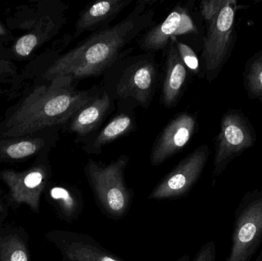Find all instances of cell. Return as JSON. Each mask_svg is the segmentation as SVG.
I'll return each mask as SVG.
<instances>
[{
	"label": "cell",
	"mask_w": 262,
	"mask_h": 261,
	"mask_svg": "<svg viewBox=\"0 0 262 261\" xmlns=\"http://www.w3.org/2000/svg\"><path fill=\"white\" fill-rule=\"evenodd\" d=\"M6 34V31L3 29V26H0V35H4Z\"/></svg>",
	"instance_id": "obj_25"
},
{
	"label": "cell",
	"mask_w": 262,
	"mask_h": 261,
	"mask_svg": "<svg viewBox=\"0 0 262 261\" xmlns=\"http://www.w3.org/2000/svg\"><path fill=\"white\" fill-rule=\"evenodd\" d=\"M53 241L61 251L64 261H127L83 233L58 232L53 236Z\"/></svg>",
	"instance_id": "obj_9"
},
{
	"label": "cell",
	"mask_w": 262,
	"mask_h": 261,
	"mask_svg": "<svg viewBox=\"0 0 262 261\" xmlns=\"http://www.w3.org/2000/svg\"><path fill=\"white\" fill-rule=\"evenodd\" d=\"M196 119L187 113L179 114L163 129L151 150V165L158 167L183 150L195 133Z\"/></svg>",
	"instance_id": "obj_8"
},
{
	"label": "cell",
	"mask_w": 262,
	"mask_h": 261,
	"mask_svg": "<svg viewBox=\"0 0 262 261\" xmlns=\"http://www.w3.org/2000/svg\"><path fill=\"white\" fill-rule=\"evenodd\" d=\"M157 78V69L150 62H141L129 67L121 77L117 91L124 98H133L142 107L150 102Z\"/></svg>",
	"instance_id": "obj_11"
},
{
	"label": "cell",
	"mask_w": 262,
	"mask_h": 261,
	"mask_svg": "<svg viewBox=\"0 0 262 261\" xmlns=\"http://www.w3.org/2000/svg\"><path fill=\"white\" fill-rule=\"evenodd\" d=\"M187 78V69L179 55L173 41H169L166 60L162 101L166 108L174 107L178 101Z\"/></svg>",
	"instance_id": "obj_14"
},
{
	"label": "cell",
	"mask_w": 262,
	"mask_h": 261,
	"mask_svg": "<svg viewBox=\"0 0 262 261\" xmlns=\"http://www.w3.org/2000/svg\"><path fill=\"white\" fill-rule=\"evenodd\" d=\"M2 209V206H1V205H0V210Z\"/></svg>",
	"instance_id": "obj_27"
},
{
	"label": "cell",
	"mask_w": 262,
	"mask_h": 261,
	"mask_svg": "<svg viewBox=\"0 0 262 261\" xmlns=\"http://www.w3.org/2000/svg\"><path fill=\"white\" fill-rule=\"evenodd\" d=\"M171 40L173 41L179 55L186 67L195 74L198 73L200 70V61L195 52L187 44L178 41L177 37L171 38Z\"/></svg>",
	"instance_id": "obj_21"
},
{
	"label": "cell",
	"mask_w": 262,
	"mask_h": 261,
	"mask_svg": "<svg viewBox=\"0 0 262 261\" xmlns=\"http://www.w3.org/2000/svg\"><path fill=\"white\" fill-rule=\"evenodd\" d=\"M257 141L255 129L240 110L230 109L222 116L220 133L215 138L212 185L224 173L229 164Z\"/></svg>",
	"instance_id": "obj_6"
},
{
	"label": "cell",
	"mask_w": 262,
	"mask_h": 261,
	"mask_svg": "<svg viewBox=\"0 0 262 261\" xmlns=\"http://www.w3.org/2000/svg\"><path fill=\"white\" fill-rule=\"evenodd\" d=\"M209 147L200 146L180 161L154 187L149 196L151 200H175L185 197L201 177L209 160Z\"/></svg>",
	"instance_id": "obj_7"
},
{
	"label": "cell",
	"mask_w": 262,
	"mask_h": 261,
	"mask_svg": "<svg viewBox=\"0 0 262 261\" xmlns=\"http://www.w3.org/2000/svg\"><path fill=\"white\" fill-rule=\"evenodd\" d=\"M129 160L126 155H122L108 164L89 159L84 168L86 179L98 208L110 219L125 217L132 205L134 191L125 180Z\"/></svg>",
	"instance_id": "obj_4"
},
{
	"label": "cell",
	"mask_w": 262,
	"mask_h": 261,
	"mask_svg": "<svg viewBox=\"0 0 262 261\" xmlns=\"http://www.w3.org/2000/svg\"><path fill=\"white\" fill-rule=\"evenodd\" d=\"M3 177L10 189L13 200L38 209L40 196L46 187L48 177L45 167H38L23 173L6 171Z\"/></svg>",
	"instance_id": "obj_12"
},
{
	"label": "cell",
	"mask_w": 262,
	"mask_h": 261,
	"mask_svg": "<svg viewBox=\"0 0 262 261\" xmlns=\"http://www.w3.org/2000/svg\"><path fill=\"white\" fill-rule=\"evenodd\" d=\"M51 197L56 202L60 214L68 222L77 220L84 207L82 193L74 187L56 186L51 190Z\"/></svg>",
	"instance_id": "obj_16"
},
{
	"label": "cell",
	"mask_w": 262,
	"mask_h": 261,
	"mask_svg": "<svg viewBox=\"0 0 262 261\" xmlns=\"http://www.w3.org/2000/svg\"><path fill=\"white\" fill-rule=\"evenodd\" d=\"M262 243V188L248 191L235 211L226 261H251Z\"/></svg>",
	"instance_id": "obj_5"
},
{
	"label": "cell",
	"mask_w": 262,
	"mask_h": 261,
	"mask_svg": "<svg viewBox=\"0 0 262 261\" xmlns=\"http://www.w3.org/2000/svg\"><path fill=\"white\" fill-rule=\"evenodd\" d=\"M132 126V118L129 115H118L100 132L95 139L90 151L98 153L106 144H110L123 135L128 133Z\"/></svg>",
	"instance_id": "obj_18"
},
{
	"label": "cell",
	"mask_w": 262,
	"mask_h": 261,
	"mask_svg": "<svg viewBox=\"0 0 262 261\" xmlns=\"http://www.w3.org/2000/svg\"><path fill=\"white\" fill-rule=\"evenodd\" d=\"M73 82L69 77H58L35 90L8 121L5 136L31 134L73 117L93 100L89 92L76 90Z\"/></svg>",
	"instance_id": "obj_2"
},
{
	"label": "cell",
	"mask_w": 262,
	"mask_h": 261,
	"mask_svg": "<svg viewBox=\"0 0 262 261\" xmlns=\"http://www.w3.org/2000/svg\"><path fill=\"white\" fill-rule=\"evenodd\" d=\"M196 27L189 12L182 6L175 9L160 24L151 28L140 39L142 50L157 52L169 44L171 38L182 34L196 32Z\"/></svg>",
	"instance_id": "obj_10"
},
{
	"label": "cell",
	"mask_w": 262,
	"mask_h": 261,
	"mask_svg": "<svg viewBox=\"0 0 262 261\" xmlns=\"http://www.w3.org/2000/svg\"><path fill=\"white\" fill-rule=\"evenodd\" d=\"M41 146L40 141L23 140L8 146L5 153L11 159H23L36 153Z\"/></svg>",
	"instance_id": "obj_20"
},
{
	"label": "cell",
	"mask_w": 262,
	"mask_h": 261,
	"mask_svg": "<svg viewBox=\"0 0 262 261\" xmlns=\"http://www.w3.org/2000/svg\"><path fill=\"white\" fill-rule=\"evenodd\" d=\"M6 65L5 64H0V78L1 77L4 75L5 72H6Z\"/></svg>",
	"instance_id": "obj_24"
},
{
	"label": "cell",
	"mask_w": 262,
	"mask_h": 261,
	"mask_svg": "<svg viewBox=\"0 0 262 261\" xmlns=\"http://www.w3.org/2000/svg\"><path fill=\"white\" fill-rule=\"evenodd\" d=\"M243 84L249 99L262 103V50L251 57L243 72Z\"/></svg>",
	"instance_id": "obj_17"
},
{
	"label": "cell",
	"mask_w": 262,
	"mask_h": 261,
	"mask_svg": "<svg viewBox=\"0 0 262 261\" xmlns=\"http://www.w3.org/2000/svg\"><path fill=\"white\" fill-rule=\"evenodd\" d=\"M255 261H262V251L261 254H259V256H258V258H257V260Z\"/></svg>",
	"instance_id": "obj_26"
},
{
	"label": "cell",
	"mask_w": 262,
	"mask_h": 261,
	"mask_svg": "<svg viewBox=\"0 0 262 261\" xmlns=\"http://www.w3.org/2000/svg\"><path fill=\"white\" fill-rule=\"evenodd\" d=\"M236 0H204L200 3L206 32L202 52L206 79L215 81L230 58L236 41Z\"/></svg>",
	"instance_id": "obj_3"
},
{
	"label": "cell",
	"mask_w": 262,
	"mask_h": 261,
	"mask_svg": "<svg viewBox=\"0 0 262 261\" xmlns=\"http://www.w3.org/2000/svg\"><path fill=\"white\" fill-rule=\"evenodd\" d=\"M216 245L213 241L206 242L191 261H216Z\"/></svg>",
	"instance_id": "obj_23"
},
{
	"label": "cell",
	"mask_w": 262,
	"mask_h": 261,
	"mask_svg": "<svg viewBox=\"0 0 262 261\" xmlns=\"http://www.w3.org/2000/svg\"><path fill=\"white\" fill-rule=\"evenodd\" d=\"M154 11L140 3L118 24L95 32L81 44L58 58L46 78L69 77L73 81L96 76L110 67L127 44L152 23Z\"/></svg>",
	"instance_id": "obj_1"
},
{
	"label": "cell",
	"mask_w": 262,
	"mask_h": 261,
	"mask_svg": "<svg viewBox=\"0 0 262 261\" xmlns=\"http://www.w3.org/2000/svg\"><path fill=\"white\" fill-rule=\"evenodd\" d=\"M38 42V37L36 35L32 34L24 35L17 41L15 45V52L20 56H28L36 47Z\"/></svg>",
	"instance_id": "obj_22"
},
{
	"label": "cell",
	"mask_w": 262,
	"mask_h": 261,
	"mask_svg": "<svg viewBox=\"0 0 262 261\" xmlns=\"http://www.w3.org/2000/svg\"><path fill=\"white\" fill-rule=\"evenodd\" d=\"M131 0H104L96 2L80 14L76 22L75 37L86 32H96L105 28L129 4Z\"/></svg>",
	"instance_id": "obj_13"
},
{
	"label": "cell",
	"mask_w": 262,
	"mask_h": 261,
	"mask_svg": "<svg viewBox=\"0 0 262 261\" xmlns=\"http://www.w3.org/2000/svg\"><path fill=\"white\" fill-rule=\"evenodd\" d=\"M110 105V97L106 92L99 98H93L72 117L71 131L81 136L89 134L104 119Z\"/></svg>",
	"instance_id": "obj_15"
},
{
	"label": "cell",
	"mask_w": 262,
	"mask_h": 261,
	"mask_svg": "<svg viewBox=\"0 0 262 261\" xmlns=\"http://www.w3.org/2000/svg\"><path fill=\"white\" fill-rule=\"evenodd\" d=\"M0 261H29L24 244L15 237L0 241Z\"/></svg>",
	"instance_id": "obj_19"
}]
</instances>
